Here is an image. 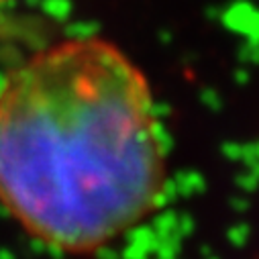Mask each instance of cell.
<instances>
[{"instance_id": "obj_1", "label": "cell", "mask_w": 259, "mask_h": 259, "mask_svg": "<svg viewBox=\"0 0 259 259\" xmlns=\"http://www.w3.org/2000/svg\"><path fill=\"white\" fill-rule=\"evenodd\" d=\"M167 165L143 72L98 37L53 43L0 86V202L43 245L92 253L159 204Z\"/></svg>"}]
</instances>
